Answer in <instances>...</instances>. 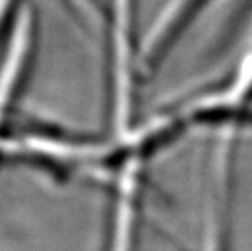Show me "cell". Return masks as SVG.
<instances>
[{
    "mask_svg": "<svg viewBox=\"0 0 252 251\" xmlns=\"http://www.w3.org/2000/svg\"><path fill=\"white\" fill-rule=\"evenodd\" d=\"M109 72L111 124L126 129L133 124L135 92L140 83L135 42V0H111L109 3Z\"/></svg>",
    "mask_w": 252,
    "mask_h": 251,
    "instance_id": "cell-1",
    "label": "cell"
},
{
    "mask_svg": "<svg viewBox=\"0 0 252 251\" xmlns=\"http://www.w3.org/2000/svg\"><path fill=\"white\" fill-rule=\"evenodd\" d=\"M215 0H168L140 42V77H152L200 15Z\"/></svg>",
    "mask_w": 252,
    "mask_h": 251,
    "instance_id": "cell-2",
    "label": "cell"
},
{
    "mask_svg": "<svg viewBox=\"0 0 252 251\" xmlns=\"http://www.w3.org/2000/svg\"><path fill=\"white\" fill-rule=\"evenodd\" d=\"M17 0H0V28L7 21L8 15L12 13V7Z\"/></svg>",
    "mask_w": 252,
    "mask_h": 251,
    "instance_id": "cell-3",
    "label": "cell"
}]
</instances>
